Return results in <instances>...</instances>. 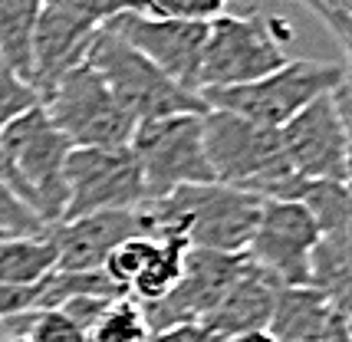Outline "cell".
<instances>
[{"label":"cell","mask_w":352,"mask_h":342,"mask_svg":"<svg viewBox=\"0 0 352 342\" xmlns=\"http://www.w3.org/2000/svg\"><path fill=\"white\" fill-rule=\"evenodd\" d=\"M263 198L237 187L217 185H184L165 198L145 201L142 220L145 233L155 240L178 237L188 247L217 250V253H244L250 233L257 227Z\"/></svg>","instance_id":"cell-1"},{"label":"cell","mask_w":352,"mask_h":342,"mask_svg":"<svg viewBox=\"0 0 352 342\" xmlns=\"http://www.w3.org/2000/svg\"><path fill=\"white\" fill-rule=\"evenodd\" d=\"M204 155L217 185L257 194L263 201H296L307 178L287 165L280 128H263L221 109L201 115Z\"/></svg>","instance_id":"cell-2"},{"label":"cell","mask_w":352,"mask_h":342,"mask_svg":"<svg viewBox=\"0 0 352 342\" xmlns=\"http://www.w3.org/2000/svg\"><path fill=\"white\" fill-rule=\"evenodd\" d=\"M0 145L10 171V187L20 194V201L30 207L46 227L60 224L66 207V155L69 141L50 122L43 102L33 106L27 115L0 128Z\"/></svg>","instance_id":"cell-3"},{"label":"cell","mask_w":352,"mask_h":342,"mask_svg":"<svg viewBox=\"0 0 352 342\" xmlns=\"http://www.w3.org/2000/svg\"><path fill=\"white\" fill-rule=\"evenodd\" d=\"M342 79H346L342 62L287 60L270 76L244 82V86H228V89H204L198 95L208 109L241 115L263 128H283L313 99L333 93Z\"/></svg>","instance_id":"cell-4"},{"label":"cell","mask_w":352,"mask_h":342,"mask_svg":"<svg viewBox=\"0 0 352 342\" xmlns=\"http://www.w3.org/2000/svg\"><path fill=\"white\" fill-rule=\"evenodd\" d=\"M82 62L102 76L112 95L135 115V122L165 119V115H204L208 112L198 93H188L182 86H175L138 49H132L106 27L92 33Z\"/></svg>","instance_id":"cell-5"},{"label":"cell","mask_w":352,"mask_h":342,"mask_svg":"<svg viewBox=\"0 0 352 342\" xmlns=\"http://www.w3.org/2000/svg\"><path fill=\"white\" fill-rule=\"evenodd\" d=\"M43 109L73 148H125L138 125L135 115L86 62L53 82V89L43 95Z\"/></svg>","instance_id":"cell-6"},{"label":"cell","mask_w":352,"mask_h":342,"mask_svg":"<svg viewBox=\"0 0 352 342\" xmlns=\"http://www.w3.org/2000/svg\"><path fill=\"white\" fill-rule=\"evenodd\" d=\"M129 10H138L135 0H43L30 43V82L40 102L63 73L82 62L92 33Z\"/></svg>","instance_id":"cell-7"},{"label":"cell","mask_w":352,"mask_h":342,"mask_svg":"<svg viewBox=\"0 0 352 342\" xmlns=\"http://www.w3.org/2000/svg\"><path fill=\"white\" fill-rule=\"evenodd\" d=\"M287 60L290 56L283 40L276 36L274 20H267L263 14H221L208 23V40H204L198 69V93L263 79Z\"/></svg>","instance_id":"cell-8"},{"label":"cell","mask_w":352,"mask_h":342,"mask_svg":"<svg viewBox=\"0 0 352 342\" xmlns=\"http://www.w3.org/2000/svg\"><path fill=\"white\" fill-rule=\"evenodd\" d=\"M349 76L333 93L313 99L280 128L283 155L300 178L349 185Z\"/></svg>","instance_id":"cell-9"},{"label":"cell","mask_w":352,"mask_h":342,"mask_svg":"<svg viewBox=\"0 0 352 342\" xmlns=\"http://www.w3.org/2000/svg\"><path fill=\"white\" fill-rule=\"evenodd\" d=\"M129 152L142 171L145 201L165 198L175 187L214 181L204 155L201 115H165L138 122L129 139Z\"/></svg>","instance_id":"cell-10"},{"label":"cell","mask_w":352,"mask_h":342,"mask_svg":"<svg viewBox=\"0 0 352 342\" xmlns=\"http://www.w3.org/2000/svg\"><path fill=\"white\" fill-rule=\"evenodd\" d=\"M63 178H66L63 220L86 218L96 211H129L145 204L142 171L129 145L125 148H69Z\"/></svg>","instance_id":"cell-11"},{"label":"cell","mask_w":352,"mask_h":342,"mask_svg":"<svg viewBox=\"0 0 352 342\" xmlns=\"http://www.w3.org/2000/svg\"><path fill=\"white\" fill-rule=\"evenodd\" d=\"M320 244V227L296 201H263L247 244V260L267 270L280 286H309V257Z\"/></svg>","instance_id":"cell-12"},{"label":"cell","mask_w":352,"mask_h":342,"mask_svg":"<svg viewBox=\"0 0 352 342\" xmlns=\"http://www.w3.org/2000/svg\"><path fill=\"white\" fill-rule=\"evenodd\" d=\"M102 27L112 30L119 40H125L132 49H138L175 86H182L188 93H198V69L204 40H208V23L158 20V16L129 10V14L112 16Z\"/></svg>","instance_id":"cell-13"},{"label":"cell","mask_w":352,"mask_h":342,"mask_svg":"<svg viewBox=\"0 0 352 342\" xmlns=\"http://www.w3.org/2000/svg\"><path fill=\"white\" fill-rule=\"evenodd\" d=\"M50 237L56 244V270H102L109 253L119 244L148 233L142 211L129 207V211H96L86 218L53 224Z\"/></svg>","instance_id":"cell-14"},{"label":"cell","mask_w":352,"mask_h":342,"mask_svg":"<svg viewBox=\"0 0 352 342\" xmlns=\"http://www.w3.org/2000/svg\"><path fill=\"white\" fill-rule=\"evenodd\" d=\"M280 290H283V286H280L267 270H261L257 264H250L244 253L241 273H237L234 283L224 290V296L217 299L214 310L201 319V326L217 332L221 339H230V336H237V332H250V329H267Z\"/></svg>","instance_id":"cell-15"},{"label":"cell","mask_w":352,"mask_h":342,"mask_svg":"<svg viewBox=\"0 0 352 342\" xmlns=\"http://www.w3.org/2000/svg\"><path fill=\"white\" fill-rule=\"evenodd\" d=\"M267 329L280 342H322L336 332H349V310H339L313 286H283Z\"/></svg>","instance_id":"cell-16"},{"label":"cell","mask_w":352,"mask_h":342,"mask_svg":"<svg viewBox=\"0 0 352 342\" xmlns=\"http://www.w3.org/2000/svg\"><path fill=\"white\" fill-rule=\"evenodd\" d=\"M53 270H56V244L50 233L0 240V283L36 286Z\"/></svg>","instance_id":"cell-17"},{"label":"cell","mask_w":352,"mask_h":342,"mask_svg":"<svg viewBox=\"0 0 352 342\" xmlns=\"http://www.w3.org/2000/svg\"><path fill=\"white\" fill-rule=\"evenodd\" d=\"M43 0H0V60L30 79V43Z\"/></svg>","instance_id":"cell-18"},{"label":"cell","mask_w":352,"mask_h":342,"mask_svg":"<svg viewBox=\"0 0 352 342\" xmlns=\"http://www.w3.org/2000/svg\"><path fill=\"white\" fill-rule=\"evenodd\" d=\"M296 204H303L309 218L316 220L320 237H336V233H349V185H336V181H309L300 187Z\"/></svg>","instance_id":"cell-19"},{"label":"cell","mask_w":352,"mask_h":342,"mask_svg":"<svg viewBox=\"0 0 352 342\" xmlns=\"http://www.w3.org/2000/svg\"><path fill=\"white\" fill-rule=\"evenodd\" d=\"M148 339V326H145V316H142V306L135 299H116L102 316L99 323L86 332V342H145Z\"/></svg>","instance_id":"cell-20"},{"label":"cell","mask_w":352,"mask_h":342,"mask_svg":"<svg viewBox=\"0 0 352 342\" xmlns=\"http://www.w3.org/2000/svg\"><path fill=\"white\" fill-rule=\"evenodd\" d=\"M43 233H50V227L20 201L10 181L0 174V237L10 240V237H43Z\"/></svg>","instance_id":"cell-21"},{"label":"cell","mask_w":352,"mask_h":342,"mask_svg":"<svg viewBox=\"0 0 352 342\" xmlns=\"http://www.w3.org/2000/svg\"><path fill=\"white\" fill-rule=\"evenodd\" d=\"M33 106H40L36 86L0 60V128L16 122L20 115H27Z\"/></svg>","instance_id":"cell-22"},{"label":"cell","mask_w":352,"mask_h":342,"mask_svg":"<svg viewBox=\"0 0 352 342\" xmlns=\"http://www.w3.org/2000/svg\"><path fill=\"white\" fill-rule=\"evenodd\" d=\"M138 14L158 16V20H191V23H211L224 14L228 0H135Z\"/></svg>","instance_id":"cell-23"},{"label":"cell","mask_w":352,"mask_h":342,"mask_svg":"<svg viewBox=\"0 0 352 342\" xmlns=\"http://www.w3.org/2000/svg\"><path fill=\"white\" fill-rule=\"evenodd\" d=\"M23 336L30 342H86V332L63 310H30Z\"/></svg>","instance_id":"cell-24"},{"label":"cell","mask_w":352,"mask_h":342,"mask_svg":"<svg viewBox=\"0 0 352 342\" xmlns=\"http://www.w3.org/2000/svg\"><path fill=\"white\" fill-rule=\"evenodd\" d=\"M326 23V30L336 36L339 49L349 53V33H352V0H300Z\"/></svg>","instance_id":"cell-25"},{"label":"cell","mask_w":352,"mask_h":342,"mask_svg":"<svg viewBox=\"0 0 352 342\" xmlns=\"http://www.w3.org/2000/svg\"><path fill=\"white\" fill-rule=\"evenodd\" d=\"M36 306V286H7L0 283V323L16 319Z\"/></svg>","instance_id":"cell-26"},{"label":"cell","mask_w":352,"mask_h":342,"mask_svg":"<svg viewBox=\"0 0 352 342\" xmlns=\"http://www.w3.org/2000/svg\"><path fill=\"white\" fill-rule=\"evenodd\" d=\"M145 342H228V339H221L217 332L204 329L201 323H182V326H171V329H162V332H152Z\"/></svg>","instance_id":"cell-27"},{"label":"cell","mask_w":352,"mask_h":342,"mask_svg":"<svg viewBox=\"0 0 352 342\" xmlns=\"http://www.w3.org/2000/svg\"><path fill=\"white\" fill-rule=\"evenodd\" d=\"M228 342H280L270 332V329H250V332H237V336H230Z\"/></svg>","instance_id":"cell-28"},{"label":"cell","mask_w":352,"mask_h":342,"mask_svg":"<svg viewBox=\"0 0 352 342\" xmlns=\"http://www.w3.org/2000/svg\"><path fill=\"white\" fill-rule=\"evenodd\" d=\"M0 342H30V339H27L23 332H16V336H10V339H0Z\"/></svg>","instance_id":"cell-29"},{"label":"cell","mask_w":352,"mask_h":342,"mask_svg":"<svg viewBox=\"0 0 352 342\" xmlns=\"http://www.w3.org/2000/svg\"><path fill=\"white\" fill-rule=\"evenodd\" d=\"M0 240H3V237H0Z\"/></svg>","instance_id":"cell-30"}]
</instances>
